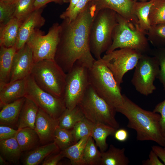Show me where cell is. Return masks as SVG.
<instances>
[{"instance_id":"6da1fadb","label":"cell","mask_w":165,"mask_h":165,"mask_svg":"<svg viewBox=\"0 0 165 165\" xmlns=\"http://www.w3.org/2000/svg\"><path fill=\"white\" fill-rule=\"evenodd\" d=\"M96 12L89 2L84 9L71 21L63 20L54 60L66 73L79 61L89 68L96 60L89 46L91 26Z\"/></svg>"},{"instance_id":"7a4b0ae2","label":"cell","mask_w":165,"mask_h":165,"mask_svg":"<svg viewBox=\"0 0 165 165\" xmlns=\"http://www.w3.org/2000/svg\"><path fill=\"white\" fill-rule=\"evenodd\" d=\"M123 95V103L116 110L127 118V126L135 130L137 140L152 141L164 147L165 138L161 132L160 115L143 109L125 94Z\"/></svg>"},{"instance_id":"3957f363","label":"cell","mask_w":165,"mask_h":165,"mask_svg":"<svg viewBox=\"0 0 165 165\" xmlns=\"http://www.w3.org/2000/svg\"><path fill=\"white\" fill-rule=\"evenodd\" d=\"M117 13L110 9L99 10L93 19L89 34V46L92 55L96 59L101 58L112 42L113 31L118 24Z\"/></svg>"},{"instance_id":"277c9868","label":"cell","mask_w":165,"mask_h":165,"mask_svg":"<svg viewBox=\"0 0 165 165\" xmlns=\"http://www.w3.org/2000/svg\"><path fill=\"white\" fill-rule=\"evenodd\" d=\"M89 75L90 85L99 96L116 109L123 104L120 86L102 58L96 60L89 69Z\"/></svg>"},{"instance_id":"5b68a950","label":"cell","mask_w":165,"mask_h":165,"mask_svg":"<svg viewBox=\"0 0 165 165\" xmlns=\"http://www.w3.org/2000/svg\"><path fill=\"white\" fill-rule=\"evenodd\" d=\"M117 19L118 23L113 32L112 43L105 53L118 48H128L143 54H149L151 50L146 33L117 13Z\"/></svg>"},{"instance_id":"8992f818","label":"cell","mask_w":165,"mask_h":165,"mask_svg":"<svg viewBox=\"0 0 165 165\" xmlns=\"http://www.w3.org/2000/svg\"><path fill=\"white\" fill-rule=\"evenodd\" d=\"M31 75L41 89L63 98L66 73L54 60H45L35 63Z\"/></svg>"},{"instance_id":"52a82bcc","label":"cell","mask_w":165,"mask_h":165,"mask_svg":"<svg viewBox=\"0 0 165 165\" xmlns=\"http://www.w3.org/2000/svg\"><path fill=\"white\" fill-rule=\"evenodd\" d=\"M78 105L85 117L93 123H102L119 128L116 108L99 96L90 85Z\"/></svg>"},{"instance_id":"ba28073f","label":"cell","mask_w":165,"mask_h":165,"mask_svg":"<svg viewBox=\"0 0 165 165\" xmlns=\"http://www.w3.org/2000/svg\"><path fill=\"white\" fill-rule=\"evenodd\" d=\"M89 68L77 61L66 73L63 99L67 108L72 109L78 105L90 85Z\"/></svg>"},{"instance_id":"9c48e42d","label":"cell","mask_w":165,"mask_h":165,"mask_svg":"<svg viewBox=\"0 0 165 165\" xmlns=\"http://www.w3.org/2000/svg\"><path fill=\"white\" fill-rule=\"evenodd\" d=\"M60 29V24L55 23L46 35L39 29L31 35L26 43L31 49L35 63L45 60H54Z\"/></svg>"},{"instance_id":"30bf717a","label":"cell","mask_w":165,"mask_h":165,"mask_svg":"<svg viewBox=\"0 0 165 165\" xmlns=\"http://www.w3.org/2000/svg\"><path fill=\"white\" fill-rule=\"evenodd\" d=\"M160 71L157 59L154 56L143 54L135 67L132 83L141 94L145 96L150 94L156 89L154 82Z\"/></svg>"},{"instance_id":"8fae6325","label":"cell","mask_w":165,"mask_h":165,"mask_svg":"<svg viewBox=\"0 0 165 165\" xmlns=\"http://www.w3.org/2000/svg\"><path fill=\"white\" fill-rule=\"evenodd\" d=\"M142 54L134 49L123 48L105 53L101 58L120 86L124 75L135 68Z\"/></svg>"},{"instance_id":"7c38bea8","label":"cell","mask_w":165,"mask_h":165,"mask_svg":"<svg viewBox=\"0 0 165 165\" xmlns=\"http://www.w3.org/2000/svg\"><path fill=\"white\" fill-rule=\"evenodd\" d=\"M25 97L32 101L53 118L58 119L66 107L63 98L56 97L41 89L33 77H27Z\"/></svg>"},{"instance_id":"4fadbf2b","label":"cell","mask_w":165,"mask_h":165,"mask_svg":"<svg viewBox=\"0 0 165 165\" xmlns=\"http://www.w3.org/2000/svg\"><path fill=\"white\" fill-rule=\"evenodd\" d=\"M34 64L31 49L26 43L14 55L9 82L24 79L30 75Z\"/></svg>"},{"instance_id":"5bb4252c","label":"cell","mask_w":165,"mask_h":165,"mask_svg":"<svg viewBox=\"0 0 165 165\" xmlns=\"http://www.w3.org/2000/svg\"><path fill=\"white\" fill-rule=\"evenodd\" d=\"M42 8L35 10L23 21L19 28L15 47L16 50L27 42L34 31L45 24L46 20L42 16Z\"/></svg>"},{"instance_id":"9a60e30c","label":"cell","mask_w":165,"mask_h":165,"mask_svg":"<svg viewBox=\"0 0 165 165\" xmlns=\"http://www.w3.org/2000/svg\"><path fill=\"white\" fill-rule=\"evenodd\" d=\"M133 0H92L90 2L97 13L107 8L112 10L126 18L135 26H138L137 18L132 13Z\"/></svg>"},{"instance_id":"2e32d148","label":"cell","mask_w":165,"mask_h":165,"mask_svg":"<svg viewBox=\"0 0 165 165\" xmlns=\"http://www.w3.org/2000/svg\"><path fill=\"white\" fill-rule=\"evenodd\" d=\"M58 124V119L53 118L39 108L34 129L39 137L40 143L45 145L53 141L54 131Z\"/></svg>"},{"instance_id":"e0dca14e","label":"cell","mask_w":165,"mask_h":165,"mask_svg":"<svg viewBox=\"0 0 165 165\" xmlns=\"http://www.w3.org/2000/svg\"><path fill=\"white\" fill-rule=\"evenodd\" d=\"M27 77L13 82L0 84V107L25 97Z\"/></svg>"},{"instance_id":"ac0fdd59","label":"cell","mask_w":165,"mask_h":165,"mask_svg":"<svg viewBox=\"0 0 165 165\" xmlns=\"http://www.w3.org/2000/svg\"><path fill=\"white\" fill-rule=\"evenodd\" d=\"M23 21L13 17L6 24L0 26V46L6 47L15 46Z\"/></svg>"},{"instance_id":"d6986e66","label":"cell","mask_w":165,"mask_h":165,"mask_svg":"<svg viewBox=\"0 0 165 165\" xmlns=\"http://www.w3.org/2000/svg\"><path fill=\"white\" fill-rule=\"evenodd\" d=\"M38 109V107L32 101L26 97L17 123V130L26 127L35 129Z\"/></svg>"},{"instance_id":"ffe728a7","label":"cell","mask_w":165,"mask_h":165,"mask_svg":"<svg viewBox=\"0 0 165 165\" xmlns=\"http://www.w3.org/2000/svg\"><path fill=\"white\" fill-rule=\"evenodd\" d=\"M60 151L54 141L38 146L29 151L24 158L23 163L25 165H38L49 156Z\"/></svg>"},{"instance_id":"44dd1931","label":"cell","mask_w":165,"mask_h":165,"mask_svg":"<svg viewBox=\"0 0 165 165\" xmlns=\"http://www.w3.org/2000/svg\"><path fill=\"white\" fill-rule=\"evenodd\" d=\"M26 97L19 98L2 107L0 112V125H16L19 115Z\"/></svg>"},{"instance_id":"7402d4cb","label":"cell","mask_w":165,"mask_h":165,"mask_svg":"<svg viewBox=\"0 0 165 165\" xmlns=\"http://www.w3.org/2000/svg\"><path fill=\"white\" fill-rule=\"evenodd\" d=\"M0 46V84H2L9 82L13 59L17 50L15 46Z\"/></svg>"},{"instance_id":"603a6c76","label":"cell","mask_w":165,"mask_h":165,"mask_svg":"<svg viewBox=\"0 0 165 165\" xmlns=\"http://www.w3.org/2000/svg\"><path fill=\"white\" fill-rule=\"evenodd\" d=\"M154 0L146 1H134L132 8V13L138 20L139 28L146 33L151 27L149 16L151 7Z\"/></svg>"},{"instance_id":"cb8c5ba5","label":"cell","mask_w":165,"mask_h":165,"mask_svg":"<svg viewBox=\"0 0 165 165\" xmlns=\"http://www.w3.org/2000/svg\"><path fill=\"white\" fill-rule=\"evenodd\" d=\"M125 151L124 148H118L110 145L106 151L101 152L99 165H128L130 161L125 154Z\"/></svg>"},{"instance_id":"d4e9b609","label":"cell","mask_w":165,"mask_h":165,"mask_svg":"<svg viewBox=\"0 0 165 165\" xmlns=\"http://www.w3.org/2000/svg\"><path fill=\"white\" fill-rule=\"evenodd\" d=\"M18 130L16 138L22 152L29 151L38 146L40 139L34 129L26 127Z\"/></svg>"},{"instance_id":"484cf974","label":"cell","mask_w":165,"mask_h":165,"mask_svg":"<svg viewBox=\"0 0 165 165\" xmlns=\"http://www.w3.org/2000/svg\"><path fill=\"white\" fill-rule=\"evenodd\" d=\"M116 129L109 125L101 123H94L90 136L101 152L106 151L108 148L107 138L113 135Z\"/></svg>"},{"instance_id":"4316f807","label":"cell","mask_w":165,"mask_h":165,"mask_svg":"<svg viewBox=\"0 0 165 165\" xmlns=\"http://www.w3.org/2000/svg\"><path fill=\"white\" fill-rule=\"evenodd\" d=\"M0 152L4 159L14 164L18 162L22 152L16 137L0 141Z\"/></svg>"},{"instance_id":"83f0119b","label":"cell","mask_w":165,"mask_h":165,"mask_svg":"<svg viewBox=\"0 0 165 165\" xmlns=\"http://www.w3.org/2000/svg\"><path fill=\"white\" fill-rule=\"evenodd\" d=\"M85 117L78 105L71 109L66 108L58 119V126L71 130L78 122Z\"/></svg>"},{"instance_id":"f1b7e54d","label":"cell","mask_w":165,"mask_h":165,"mask_svg":"<svg viewBox=\"0 0 165 165\" xmlns=\"http://www.w3.org/2000/svg\"><path fill=\"white\" fill-rule=\"evenodd\" d=\"M84 137L64 151L65 157L70 160L74 165H84L83 155L89 137Z\"/></svg>"},{"instance_id":"f546056e","label":"cell","mask_w":165,"mask_h":165,"mask_svg":"<svg viewBox=\"0 0 165 165\" xmlns=\"http://www.w3.org/2000/svg\"><path fill=\"white\" fill-rule=\"evenodd\" d=\"M101 157V152L98 150L93 138L89 136L83 153L84 165H99Z\"/></svg>"},{"instance_id":"4dcf8cb0","label":"cell","mask_w":165,"mask_h":165,"mask_svg":"<svg viewBox=\"0 0 165 165\" xmlns=\"http://www.w3.org/2000/svg\"><path fill=\"white\" fill-rule=\"evenodd\" d=\"M60 151H64L76 142L71 130L60 127H56L54 133L53 141Z\"/></svg>"},{"instance_id":"1f68e13d","label":"cell","mask_w":165,"mask_h":165,"mask_svg":"<svg viewBox=\"0 0 165 165\" xmlns=\"http://www.w3.org/2000/svg\"><path fill=\"white\" fill-rule=\"evenodd\" d=\"M146 35L148 41L155 48L165 47V23L151 26Z\"/></svg>"},{"instance_id":"d6a6232c","label":"cell","mask_w":165,"mask_h":165,"mask_svg":"<svg viewBox=\"0 0 165 165\" xmlns=\"http://www.w3.org/2000/svg\"><path fill=\"white\" fill-rule=\"evenodd\" d=\"M149 19L151 26L165 23V0H154Z\"/></svg>"},{"instance_id":"836d02e7","label":"cell","mask_w":165,"mask_h":165,"mask_svg":"<svg viewBox=\"0 0 165 165\" xmlns=\"http://www.w3.org/2000/svg\"><path fill=\"white\" fill-rule=\"evenodd\" d=\"M94 123L85 117L78 122L71 130L76 142L87 136H90Z\"/></svg>"},{"instance_id":"e575fe53","label":"cell","mask_w":165,"mask_h":165,"mask_svg":"<svg viewBox=\"0 0 165 165\" xmlns=\"http://www.w3.org/2000/svg\"><path fill=\"white\" fill-rule=\"evenodd\" d=\"M35 0H16L13 17L24 20L34 11Z\"/></svg>"},{"instance_id":"d590c367","label":"cell","mask_w":165,"mask_h":165,"mask_svg":"<svg viewBox=\"0 0 165 165\" xmlns=\"http://www.w3.org/2000/svg\"><path fill=\"white\" fill-rule=\"evenodd\" d=\"M149 54L155 57L158 61L160 71L157 78L162 84L165 91V47L151 50Z\"/></svg>"},{"instance_id":"8d00e7d4","label":"cell","mask_w":165,"mask_h":165,"mask_svg":"<svg viewBox=\"0 0 165 165\" xmlns=\"http://www.w3.org/2000/svg\"><path fill=\"white\" fill-rule=\"evenodd\" d=\"M15 3L0 1V26L5 24L13 17L15 10Z\"/></svg>"},{"instance_id":"74e56055","label":"cell","mask_w":165,"mask_h":165,"mask_svg":"<svg viewBox=\"0 0 165 165\" xmlns=\"http://www.w3.org/2000/svg\"><path fill=\"white\" fill-rule=\"evenodd\" d=\"M92 0H79L73 9L61 19H66L69 21L74 20L84 9L87 4Z\"/></svg>"},{"instance_id":"f35d334b","label":"cell","mask_w":165,"mask_h":165,"mask_svg":"<svg viewBox=\"0 0 165 165\" xmlns=\"http://www.w3.org/2000/svg\"><path fill=\"white\" fill-rule=\"evenodd\" d=\"M153 111L160 115V124L161 132L162 135L165 138V99L156 106Z\"/></svg>"},{"instance_id":"ab89813d","label":"cell","mask_w":165,"mask_h":165,"mask_svg":"<svg viewBox=\"0 0 165 165\" xmlns=\"http://www.w3.org/2000/svg\"><path fill=\"white\" fill-rule=\"evenodd\" d=\"M19 130L9 127L1 125L0 126V141L7 139L16 136Z\"/></svg>"},{"instance_id":"60d3db41","label":"cell","mask_w":165,"mask_h":165,"mask_svg":"<svg viewBox=\"0 0 165 165\" xmlns=\"http://www.w3.org/2000/svg\"><path fill=\"white\" fill-rule=\"evenodd\" d=\"M65 157L63 151L52 154L47 157L41 164L42 165H56L58 164L61 160Z\"/></svg>"},{"instance_id":"b9f144b4","label":"cell","mask_w":165,"mask_h":165,"mask_svg":"<svg viewBox=\"0 0 165 165\" xmlns=\"http://www.w3.org/2000/svg\"><path fill=\"white\" fill-rule=\"evenodd\" d=\"M144 165H164L159 159V157L152 150L150 151L149 155V158L142 162Z\"/></svg>"},{"instance_id":"7bdbcfd3","label":"cell","mask_w":165,"mask_h":165,"mask_svg":"<svg viewBox=\"0 0 165 165\" xmlns=\"http://www.w3.org/2000/svg\"><path fill=\"white\" fill-rule=\"evenodd\" d=\"M113 135L115 139L121 142H125L128 137V131L126 130L123 128L116 129Z\"/></svg>"},{"instance_id":"ee69618b","label":"cell","mask_w":165,"mask_h":165,"mask_svg":"<svg viewBox=\"0 0 165 165\" xmlns=\"http://www.w3.org/2000/svg\"><path fill=\"white\" fill-rule=\"evenodd\" d=\"M51 2L59 4L63 3L62 0H35L34 4V9L35 10L43 8L46 4Z\"/></svg>"},{"instance_id":"f6af8a7d","label":"cell","mask_w":165,"mask_h":165,"mask_svg":"<svg viewBox=\"0 0 165 165\" xmlns=\"http://www.w3.org/2000/svg\"><path fill=\"white\" fill-rule=\"evenodd\" d=\"M152 150L161 160L164 165H165V149L164 148L160 145H153L152 146Z\"/></svg>"},{"instance_id":"bcb514c9","label":"cell","mask_w":165,"mask_h":165,"mask_svg":"<svg viewBox=\"0 0 165 165\" xmlns=\"http://www.w3.org/2000/svg\"><path fill=\"white\" fill-rule=\"evenodd\" d=\"M79 0H70V4L65 11L63 12L60 16L61 19L62 17L69 13L74 8Z\"/></svg>"},{"instance_id":"7dc6e473","label":"cell","mask_w":165,"mask_h":165,"mask_svg":"<svg viewBox=\"0 0 165 165\" xmlns=\"http://www.w3.org/2000/svg\"><path fill=\"white\" fill-rule=\"evenodd\" d=\"M6 160L4 159L1 155H0V164L1 165H8L9 163L6 161Z\"/></svg>"},{"instance_id":"c3c4849f","label":"cell","mask_w":165,"mask_h":165,"mask_svg":"<svg viewBox=\"0 0 165 165\" xmlns=\"http://www.w3.org/2000/svg\"><path fill=\"white\" fill-rule=\"evenodd\" d=\"M16 0H0V1L6 3H14Z\"/></svg>"},{"instance_id":"681fc988","label":"cell","mask_w":165,"mask_h":165,"mask_svg":"<svg viewBox=\"0 0 165 165\" xmlns=\"http://www.w3.org/2000/svg\"><path fill=\"white\" fill-rule=\"evenodd\" d=\"M63 3L69 2L70 0H62Z\"/></svg>"},{"instance_id":"f907efd6","label":"cell","mask_w":165,"mask_h":165,"mask_svg":"<svg viewBox=\"0 0 165 165\" xmlns=\"http://www.w3.org/2000/svg\"><path fill=\"white\" fill-rule=\"evenodd\" d=\"M150 0H140L139 1H148Z\"/></svg>"},{"instance_id":"816d5d0a","label":"cell","mask_w":165,"mask_h":165,"mask_svg":"<svg viewBox=\"0 0 165 165\" xmlns=\"http://www.w3.org/2000/svg\"><path fill=\"white\" fill-rule=\"evenodd\" d=\"M134 0V1L135 2V1H139V0Z\"/></svg>"},{"instance_id":"f5cc1de1","label":"cell","mask_w":165,"mask_h":165,"mask_svg":"<svg viewBox=\"0 0 165 165\" xmlns=\"http://www.w3.org/2000/svg\"><path fill=\"white\" fill-rule=\"evenodd\" d=\"M165 149V146L164 147H163Z\"/></svg>"}]
</instances>
